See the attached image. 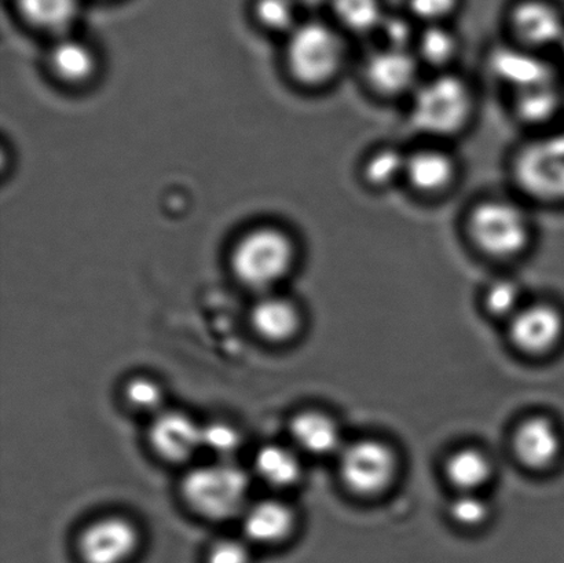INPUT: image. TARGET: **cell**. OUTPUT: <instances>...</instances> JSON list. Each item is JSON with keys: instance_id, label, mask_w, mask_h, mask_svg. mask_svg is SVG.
<instances>
[{"instance_id": "14", "label": "cell", "mask_w": 564, "mask_h": 563, "mask_svg": "<svg viewBox=\"0 0 564 563\" xmlns=\"http://www.w3.org/2000/svg\"><path fill=\"white\" fill-rule=\"evenodd\" d=\"M148 439L163 461L184 463L203 450V426L185 412L162 411L154 415Z\"/></svg>"}, {"instance_id": "18", "label": "cell", "mask_w": 564, "mask_h": 563, "mask_svg": "<svg viewBox=\"0 0 564 563\" xmlns=\"http://www.w3.org/2000/svg\"><path fill=\"white\" fill-rule=\"evenodd\" d=\"M250 320L259 338L269 344H286L302 327L296 303L281 295H263L252 307Z\"/></svg>"}, {"instance_id": "11", "label": "cell", "mask_w": 564, "mask_h": 563, "mask_svg": "<svg viewBox=\"0 0 564 563\" xmlns=\"http://www.w3.org/2000/svg\"><path fill=\"white\" fill-rule=\"evenodd\" d=\"M486 66L491 77L512 94L541 83L562 79L557 66L543 53L519 44H497L488 53Z\"/></svg>"}, {"instance_id": "34", "label": "cell", "mask_w": 564, "mask_h": 563, "mask_svg": "<svg viewBox=\"0 0 564 563\" xmlns=\"http://www.w3.org/2000/svg\"><path fill=\"white\" fill-rule=\"evenodd\" d=\"M206 563H251L250 545L242 539H218L209 545Z\"/></svg>"}, {"instance_id": "7", "label": "cell", "mask_w": 564, "mask_h": 563, "mask_svg": "<svg viewBox=\"0 0 564 563\" xmlns=\"http://www.w3.org/2000/svg\"><path fill=\"white\" fill-rule=\"evenodd\" d=\"M422 64L413 50L380 46L365 55L361 77L365 87L375 97L391 99L411 98L423 80Z\"/></svg>"}, {"instance_id": "12", "label": "cell", "mask_w": 564, "mask_h": 563, "mask_svg": "<svg viewBox=\"0 0 564 563\" xmlns=\"http://www.w3.org/2000/svg\"><path fill=\"white\" fill-rule=\"evenodd\" d=\"M512 42L543 53L556 50L564 35V17L556 6L545 0H523L508 19Z\"/></svg>"}, {"instance_id": "20", "label": "cell", "mask_w": 564, "mask_h": 563, "mask_svg": "<svg viewBox=\"0 0 564 563\" xmlns=\"http://www.w3.org/2000/svg\"><path fill=\"white\" fill-rule=\"evenodd\" d=\"M408 151L392 143H383L364 154L358 165L362 185L372 192H386L405 178Z\"/></svg>"}, {"instance_id": "13", "label": "cell", "mask_w": 564, "mask_h": 563, "mask_svg": "<svg viewBox=\"0 0 564 563\" xmlns=\"http://www.w3.org/2000/svg\"><path fill=\"white\" fill-rule=\"evenodd\" d=\"M512 344L528 355H544L560 344L563 314L550 302L524 303L510 322Z\"/></svg>"}, {"instance_id": "17", "label": "cell", "mask_w": 564, "mask_h": 563, "mask_svg": "<svg viewBox=\"0 0 564 563\" xmlns=\"http://www.w3.org/2000/svg\"><path fill=\"white\" fill-rule=\"evenodd\" d=\"M241 522L248 542L274 545L284 542L295 531L296 516L285 501L263 499L247 506Z\"/></svg>"}, {"instance_id": "36", "label": "cell", "mask_w": 564, "mask_h": 563, "mask_svg": "<svg viewBox=\"0 0 564 563\" xmlns=\"http://www.w3.org/2000/svg\"><path fill=\"white\" fill-rule=\"evenodd\" d=\"M563 118H564V90H563Z\"/></svg>"}, {"instance_id": "6", "label": "cell", "mask_w": 564, "mask_h": 563, "mask_svg": "<svg viewBox=\"0 0 564 563\" xmlns=\"http://www.w3.org/2000/svg\"><path fill=\"white\" fill-rule=\"evenodd\" d=\"M297 248L290 234L275 226L248 231L235 246L231 268L248 289L270 291L295 267Z\"/></svg>"}, {"instance_id": "26", "label": "cell", "mask_w": 564, "mask_h": 563, "mask_svg": "<svg viewBox=\"0 0 564 563\" xmlns=\"http://www.w3.org/2000/svg\"><path fill=\"white\" fill-rule=\"evenodd\" d=\"M50 65L59 79L80 83L87 80L96 69V55L88 44L63 37L50 53Z\"/></svg>"}, {"instance_id": "35", "label": "cell", "mask_w": 564, "mask_h": 563, "mask_svg": "<svg viewBox=\"0 0 564 563\" xmlns=\"http://www.w3.org/2000/svg\"><path fill=\"white\" fill-rule=\"evenodd\" d=\"M556 52H557V54H560V55H561L562 63L564 64V35H563V37H562V41H561V43H560V46H557V48H556Z\"/></svg>"}, {"instance_id": "33", "label": "cell", "mask_w": 564, "mask_h": 563, "mask_svg": "<svg viewBox=\"0 0 564 563\" xmlns=\"http://www.w3.org/2000/svg\"><path fill=\"white\" fill-rule=\"evenodd\" d=\"M378 33L381 46L413 50L419 30L405 17L386 15Z\"/></svg>"}, {"instance_id": "24", "label": "cell", "mask_w": 564, "mask_h": 563, "mask_svg": "<svg viewBox=\"0 0 564 563\" xmlns=\"http://www.w3.org/2000/svg\"><path fill=\"white\" fill-rule=\"evenodd\" d=\"M24 20L44 32L68 31L77 19L80 0H17Z\"/></svg>"}, {"instance_id": "21", "label": "cell", "mask_w": 564, "mask_h": 563, "mask_svg": "<svg viewBox=\"0 0 564 563\" xmlns=\"http://www.w3.org/2000/svg\"><path fill=\"white\" fill-rule=\"evenodd\" d=\"M413 53L433 74L453 71L462 54L460 36L447 24L424 25L419 30Z\"/></svg>"}, {"instance_id": "19", "label": "cell", "mask_w": 564, "mask_h": 563, "mask_svg": "<svg viewBox=\"0 0 564 563\" xmlns=\"http://www.w3.org/2000/svg\"><path fill=\"white\" fill-rule=\"evenodd\" d=\"M290 434L297 452L313 456L340 454L341 432L337 423L326 413L303 411L292 418Z\"/></svg>"}, {"instance_id": "15", "label": "cell", "mask_w": 564, "mask_h": 563, "mask_svg": "<svg viewBox=\"0 0 564 563\" xmlns=\"http://www.w3.org/2000/svg\"><path fill=\"white\" fill-rule=\"evenodd\" d=\"M564 80L557 79L510 94L511 113L519 124L534 131L552 129L563 118Z\"/></svg>"}, {"instance_id": "31", "label": "cell", "mask_w": 564, "mask_h": 563, "mask_svg": "<svg viewBox=\"0 0 564 563\" xmlns=\"http://www.w3.org/2000/svg\"><path fill=\"white\" fill-rule=\"evenodd\" d=\"M490 505L478 492H462L452 500L449 515L452 520L464 528L484 526L490 517Z\"/></svg>"}, {"instance_id": "10", "label": "cell", "mask_w": 564, "mask_h": 563, "mask_svg": "<svg viewBox=\"0 0 564 563\" xmlns=\"http://www.w3.org/2000/svg\"><path fill=\"white\" fill-rule=\"evenodd\" d=\"M141 532L129 517L107 515L87 523L77 539L83 563H126L135 555Z\"/></svg>"}, {"instance_id": "1", "label": "cell", "mask_w": 564, "mask_h": 563, "mask_svg": "<svg viewBox=\"0 0 564 563\" xmlns=\"http://www.w3.org/2000/svg\"><path fill=\"white\" fill-rule=\"evenodd\" d=\"M409 102V121L429 141L447 143L469 129L478 109L471 83L456 71L423 77Z\"/></svg>"}, {"instance_id": "23", "label": "cell", "mask_w": 564, "mask_h": 563, "mask_svg": "<svg viewBox=\"0 0 564 563\" xmlns=\"http://www.w3.org/2000/svg\"><path fill=\"white\" fill-rule=\"evenodd\" d=\"M491 472V462L482 451L463 448L455 452L446 461L445 474L449 483L462 492H479L488 484Z\"/></svg>"}, {"instance_id": "3", "label": "cell", "mask_w": 564, "mask_h": 563, "mask_svg": "<svg viewBox=\"0 0 564 563\" xmlns=\"http://www.w3.org/2000/svg\"><path fill=\"white\" fill-rule=\"evenodd\" d=\"M286 37L288 71L299 85L321 90L339 79L348 59L345 33L339 28L310 20L299 22Z\"/></svg>"}, {"instance_id": "16", "label": "cell", "mask_w": 564, "mask_h": 563, "mask_svg": "<svg viewBox=\"0 0 564 563\" xmlns=\"http://www.w3.org/2000/svg\"><path fill=\"white\" fill-rule=\"evenodd\" d=\"M513 451L522 465L532 470H544L562 454V435L549 418L533 416L519 424L513 434Z\"/></svg>"}, {"instance_id": "32", "label": "cell", "mask_w": 564, "mask_h": 563, "mask_svg": "<svg viewBox=\"0 0 564 563\" xmlns=\"http://www.w3.org/2000/svg\"><path fill=\"white\" fill-rule=\"evenodd\" d=\"M460 0H408L409 13L424 25L447 24Z\"/></svg>"}, {"instance_id": "9", "label": "cell", "mask_w": 564, "mask_h": 563, "mask_svg": "<svg viewBox=\"0 0 564 563\" xmlns=\"http://www.w3.org/2000/svg\"><path fill=\"white\" fill-rule=\"evenodd\" d=\"M462 175L460 160L447 143L427 141L409 149L403 185L420 198L449 195Z\"/></svg>"}, {"instance_id": "8", "label": "cell", "mask_w": 564, "mask_h": 563, "mask_svg": "<svg viewBox=\"0 0 564 563\" xmlns=\"http://www.w3.org/2000/svg\"><path fill=\"white\" fill-rule=\"evenodd\" d=\"M340 477L351 492L375 496L384 492L397 476V456L379 440H359L340 454Z\"/></svg>"}, {"instance_id": "30", "label": "cell", "mask_w": 564, "mask_h": 563, "mask_svg": "<svg viewBox=\"0 0 564 563\" xmlns=\"http://www.w3.org/2000/svg\"><path fill=\"white\" fill-rule=\"evenodd\" d=\"M240 430L226 422H213L203 426V450L212 452L219 461H230L240 450Z\"/></svg>"}, {"instance_id": "28", "label": "cell", "mask_w": 564, "mask_h": 563, "mask_svg": "<svg viewBox=\"0 0 564 563\" xmlns=\"http://www.w3.org/2000/svg\"><path fill=\"white\" fill-rule=\"evenodd\" d=\"M127 405L142 413L162 412L164 404V389L156 379L151 377H134L127 380L123 389Z\"/></svg>"}, {"instance_id": "2", "label": "cell", "mask_w": 564, "mask_h": 563, "mask_svg": "<svg viewBox=\"0 0 564 563\" xmlns=\"http://www.w3.org/2000/svg\"><path fill=\"white\" fill-rule=\"evenodd\" d=\"M464 234L480 256L511 262L532 250L535 224L529 209L516 198L486 196L467 209Z\"/></svg>"}, {"instance_id": "22", "label": "cell", "mask_w": 564, "mask_h": 563, "mask_svg": "<svg viewBox=\"0 0 564 563\" xmlns=\"http://www.w3.org/2000/svg\"><path fill=\"white\" fill-rule=\"evenodd\" d=\"M253 468L264 484L278 489L295 487L303 474L297 450L281 444L259 448L253 457Z\"/></svg>"}, {"instance_id": "27", "label": "cell", "mask_w": 564, "mask_h": 563, "mask_svg": "<svg viewBox=\"0 0 564 563\" xmlns=\"http://www.w3.org/2000/svg\"><path fill=\"white\" fill-rule=\"evenodd\" d=\"M524 303L522 285L516 279L496 278L485 286L484 305L491 316L510 322Z\"/></svg>"}, {"instance_id": "29", "label": "cell", "mask_w": 564, "mask_h": 563, "mask_svg": "<svg viewBox=\"0 0 564 563\" xmlns=\"http://www.w3.org/2000/svg\"><path fill=\"white\" fill-rule=\"evenodd\" d=\"M256 15L270 31L290 33L299 24L296 4L293 0H257Z\"/></svg>"}, {"instance_id": "5", "label": "cell", "mask_w": 564, "mask_h": 563, "mask_svg": "<svg viewBox=\"0 0 564 563\" xmlns=\"http://www.w3.org/2000/svg\"><path fill=\"white\" fill-rule=\"evenodd\" d=\"M250 478L230 461L192 468L181 483L182 500L196 516L209 521L241 517L250 495Z\"/></svg>"}, {"instance_id": "25", "label": "cell", "mask_w": 564, "mask_h": 563, "mask_svg": "<svg viewBox=\"0 0 564 563\" xmlns=\"http://www.w3.org/2000/svg\"><path fill=\"white\" fill-rule=\"evenodd\" d=\"M330 6L336 26L356 36L378 33L387 15L380 0H332Z\"/></svg>"}, {"instance_id": "4", "label": "cell", "mask_w": 564, "mask_h": 563, "mask_svg": "<svg viewBox=\"0 0 564 563\" xmlns=\"http://www.w3.org/2000/svg\"><path fill=\"white\" fill-rule=\"evenodd\" d=\"M510 175L519 195L549 207H564V127L535 132L513 152Z\"/></svg>"}]
</instances>
